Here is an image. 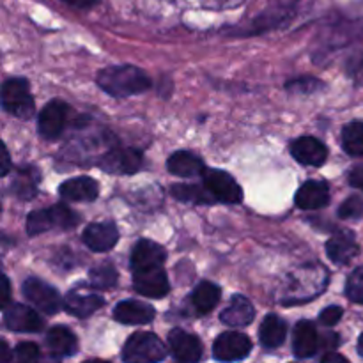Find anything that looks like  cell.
<instances>
[{
    "mask_svg": "<svg viewBox=\"0 0 363 363\" xmlns=\"http://www.w3.org/2000/svg\"><path fill=\"white\" fill-rule=\"evenodd\" d=\"M323 362H325V363H330V362H347V358L340 357V354H335V353H330V354H325V357H323Z\"/></svg>",
    "mask_w": 363,
    "mask_h": 363,
    "instance_id": "f35d334b",
    "label": "cell"
},
{
    "mask_svg": "<svg viewBox=\"0 0 363 363\" xmlns=\"http://www.w3.org/2000/svg\"><path fill=\"white\" fill-rule=\"evenodd\" d=\"M287 335V325L280 315L269 314L262 321L261 330H259V339L261 344L268 350H277L284 344Z\"/></svg>",
    "mask_w": 363,
    "mask_h": 363,
    "instance_id": "d4e9b609",
    "label": "cell"
},
{
    "mask_svg": "<svg viewBox=\"0 0 363 363\" xmlns=\"http://www.w3.org/2000/svg\"><path fill=\"white\" fill-rule=\"evenodd\" d=\"M169 347L177 362L191 363L202 358V342L191 333L181 328H174L169 333Z\"/></svg>",
    "mask_w": 363,
    "mask_h": 363,
    "instance_id": "4fadbf2b",
    "label": "cell"
},
{
    "mask_svg": "<svg viewBox=\"0 0 363 363\" xmlns=\"http://www.w3.org/2000/svg\"><path fill=\"white\" fill-rule=\"evenodd\" d=\"M80 222V216L64 204L50 206L48 209H38L27 216L28 236H38L52 229H71Z\"/></svg>",
    "mask_w": 363,
    "mask_h": 363,
    "instance_id": "7a4b0ae2",
    "label": "cell"
},
{
    "mask_svg": "<svg viewBox=\"0 0 363 363\" xmlns=\"http://www.w3.org/2000/svg\"><path fill=\"white\" fill-rule=\"evenodd\" d=\"M165 357L167 347L155 333L149 332L133 333L123 350V360L130 363H156Z\"/></svg>",
    "mask_w": 363,
    "mask_h": 363,
    "instance_id": "3957f363",
    "label": "cell"
},
{
    "mask_svg": "<svg viewBox=\"0 0 363 363\" xmlns=\"http://www.w3.org/2000/svg\"><path fill=\"white\" fill-rule=\"evenodd\" d=\"M4 325L11 332L35 333L41 332L45 323H43V319L39 318V314L34 308L21 303H13L4 308Z\"/></svg>",
    "mask_w": 363,
    "mask_h": 363,
    "instance_id": "ba28073f",
    "label": "cell"
},
{
    "mask_svg": "<svg viewBox=\"0 0 363 363\" xmlns=\"http://www.w3.org/2000/svg\"><path fill=\"white\" fill-rule=\"evenodd\" d=\"M133 286L137 293L147 298H163L170 291V284L163 266L133 272Z\"/></svg>",
    "mask_w": 363,
    "mask_h": 363,
    "instance_id": "9c48e42d",
    "label": "cell"
},
{
    "mask_svg": "<svg viewBox=\"0 0 363 363\" xmlns=\"http://www.w3.org/2000/svg\"><path fill=\"white\" fill-rule=\"evenodd\" d=\"M293 350L298 358H312L319 350V335L311 321H300L294 328Z\"/></svg>",
    "mask_w": 363,
    "mask_h": 363,
    "instance_id": "44dd1931",
    "label": "cell"
},
{
    "mask_svg": "<svg viewBox=\"0 0 363 363\" xmlns=\"http://www.w3.org/2000/svg\"><path fill=\"white\" fill-rule=\"evenodd\" d=\"M119 241V230L112 222L91 223L84 230V243L92 252H108Z\"/></svg>",
    "mask_w": 363,
    "mask_h": 363,
    "instance_id": "5bb4252c",
    "label": "cell"
},
{
    "mask_svg": "<svg viewBox=\"0 0 363 363\" xmlns=\"http://www.w3.org/2000/svg\"><path fill=\"white\" fill-rule=\"evenodd\" d=\"M346 294L351 301L363 305V266L350 275L346 284Z\"/></svg>",
    "mask_w": 363,
    "mask_h": 363,
    "instance_id": "4dcf8cb0",
    "label": "cell"
},
{
    "mask_svg": "<svg viewBox=\"0 0 363 363\" xmlns=\"http://www.w3.org/2000/svg\"><path fill=\"white\" fill-rule=\"evenodd\" d=\"M170 172L179 177H197L202 176L206 170L204 162L197 155L190 151H177L167 162Z\"/></svg>",
    "mask_w": 363,
    "mask_h": 363,
    "instance_id": "cb8c5ba5",
    "label": "cell"
},
{
    "mask_svg": "<svg viewBox=\"0 0 363 363\" xmlns=\"http://www.w3.org/2000/svg\"><path fill=\"white\" fill-rule=\"evenodd\" d=\"M339 344H340V339H339V335H337V333H326V337L319 339V346H321L323 350L335 351Z\"/></svg>",
    "mask_w": 363,
    "mask_h": 363,
    "instance_id": "e575fe53",
    "label": "cell"
},
{
    "mask_svg": "<svg viewBox=\"0 0 363 363\" xmlns=\"http://www.w3.org/2000/svg\"><path fill=\"white\" fill-rule=\"evenodd\" d=\"M144 156L137 149H112L103 158L99 167L108 174H133L142 169Z\"/></svg>",
    "mask_w": 363,
    "mask_h": 363,
    "instance_id": "8fae6325",
    "label": "cell"
},
{
    "mask_svg": "<svg viewBox=\"0 0 363 363\" xmlns=\"http://www.w3.org/2000/svg\"><path fill=\"white\" fill-rule=\"evenodd\" d=\"M291 155L301 165L321 167L328 158V147L319 138L305 135L291 144Z\"/></svg>",
    "mask_w": 363,
    "mask_h": 363,
    "instance_id": "7c38bea8",
    "label": "cell"
},
{
    "mask_svg": "<svg viewBox=\"0 0 363 363\" xmlns=\"http://www.w3.org/2000/svg\"><path fill=\"white\" fill-rule=\"evenodd\" d=\"M2 106L11 116L28 119L34 113V98L25 78H9L2 85Z\"/></svg>",
    "mask_w": 363,
    "mask_h": 363,
    "instance_id": "277c9868",
    "label": "cell"
},
{
    "mask_svg": "<svg viewBox=\"0 0 363 363\" xmlns=\"http://www.w3.org/2000/svg\"><path fill=\"white\" fill-rule=\"evenodd\" d=\"M215 2H222V4H229L230 0H215ZM234 2H238V0H234Z\"/></svg>",
    "mask_w": 363,
    "mask_h": 363,
    "instance_id": "b9f144b4",
    "label": "cell"
},
{
    "mask_svg": "<svg viewBox=\"0 0 363 363\" xmlns=\"http://www.w3.org/2000/svg\"><path fill=\"white\" fill-rule=\"evenodd\" d=\"M46 347L53 357H71L78 351V340L66 326H53L46 333Z\"/></svg>",
    "mask_w": 363,
    "mask_h": 363,
    "instance_id": "603a6c76",
    "label": "cell"
},
{
    "mask_svg": "<svg viewBox=\"0 0 363 363\" xmlns=\"http://www.w3.org/2000/svg\"><path fill=\"white\" fill-rule=\"evenodd\" d=\"M156 311L147 303L137 300H126L113 308V319L123 325H147L155 319Z\"/></svg>",
    "mask_w": 363,
    "mask_h": 363,
    "instance_id": "d6986e66",
    "label": "cell"
},
{
    "mask_svg": "<svg viewBox=\"0 0 363 363\" xmlns=\"http://www.w3.org/2000/svg\"><path fill=\"white\" fill-rule=\"evenodd\" d=\"M220 298H222V291L213 282H201L191 294V301H194V307L199 314L211 312L218 305Z\"/></svg>",
    "mask_w": 363,
    "mask_h": 363,
    "instance_id": "484cf974",
    "label": "cell"
},
{
    "mask_svg": "<svg viewBox=\"0 0 363 363\" xmlns=\"http://www.w3.org/2000/svg\"><path fill=\"white\" fill-rule=\"evenodd\" d=\"M170 194L177 201L194 202V204H211V202H215L208 188L197 186V184H176V186H172Z\"/></svg>",
    "mask_w": 363,
    "mask_h": 363,
    "instance_id": "f1b7e54d",
    "label": "cell"
},
{
    "mask_svg": "<svg viewBox=\"0 0 363 363\" xmlns=\"http://www.w3.org/2000/svg\"><path fill=\"white\" fill-rule=\"evenodd\" d=\"M98 85L113 98H126L147 91L151 87V80L138 67L123 64V66H108L99 71Z\"/></svg>",
    "mask_w": 363,
    "mask_h": 363,
    "instance_id": "6da1fadb",
    "label": "cell"
},
{
    "mask_svg": "<svg viewBox=\"0 0 363 363\" xmlns=\"http://www.w3.org/2000/svg\"><path fill=\"white\" fill-rule=\"evenodd\" d=\"M62 2L69 4V6L77 7V9H91V7H94L99 0H62Z\"/></svg>",
    "mask_w": 363,
    "mask_h": 363,
    "instance_id": "8d00e7d4",
    "label": "cell"
},
{
    "mask_svg": "<svg viewBox=\"0 0 363 363\" xmlns=\"http://www.w3.org/2000/svg\"><path fill=\"white\" fill-rule=\"evenodd\" d=\"M165 259L167 254L162 245L155 243L151 240H140L133 247V252H131V272L163 266Z\"/></svg>",
    "mask_w": 363,
    "mask_h": 363,
    "instance_id": "9a60e30c",
    "label": "cell"
},
{
    "mask_svg": "<svg viewBox=\"0 0 363 363\" xmlns=\"http://www.w3.org/2000/svg\"><path fill=\"white\" fill-rule=\"evenodd\" d=\"M202 179H204V186L208 188L215 202L240 204L243 201V190L230 174L223 172V170L206 169L202 174Z\"/></svg>",
    "mask_w": 363,
    "mask_h": 363,
    "instance_id": "5b68a950",
    "label": "cell"
},
{
    "mask_svg": "<svg viewBox=\"0 0 363 363\" xmlns=\"http://www.w3.org/2000/svg\"><path fill=\"white\" fill-rule=\"evenodd\" d=\"M21 289H23V296L27 298L28 303L34 305L35 308H39L45 314L53 315L62 308L59 291L50 286V284L43 282V280L30 277V279L25 280Z\"/></svg>",
    "mask_w": 363,
    "mask_h": 363,
    "instance_id": "8992f818",
    "label": "cell"
},
{
    "mask_svg": "<svg viewBox=\"0 0 363 363\" xmlns=\"http://www.w3.org/2000/svg\"><path fill=\"white\" fill-rule=\"evenodd\" d=\"M2 284H4V294H2V308H6L9 305V296H11V287H9V280L7 277H2Z\"/></svg>",
    "mask_w": 363,
    "mask_h": 363,
    "instance_id": "74e56055",
    "label": "cell"
},
{
    "mask_svg": "<svg viewBox=\"0 0 363 363\" xmlns=\"http://www.w3.org/2000/svg\"><path fill=\"white\" fill-rule=\"evenodd\" d=\"M326 254L337 264H347L358 254V243L351 230H339L326 243Z\"/></svg>",
    "mask_w": 363,
    "mask_h": 363,
    "instance_id": "ac0fdd59",
    "label": "cell"
},
{
    "mask_svg": "<svg viewBox=\"0 0 363 363\" xmlns=\"http://www.w3.org/2000/svg\"><path fill=\"white\" fill-rule=\"evenodd\" d=\"M89 280L96 289H110L117 284V269L110 262H103L89 272Z\"/></svg>",
    "mask_w": 363,
    "mask_h": 363,
    "instance_id": "f546056e",
    "label": "cell"
},
{
    "mask_svg": "<svg viewBox=\"0 0 363 363\" xmlns=\"http://www.w3.org/2000/svg\"><path fill=\"white\" fill-rule=\"evenodd\" d=\"M252 340L238 332H225L216 337L213 344V354L220 362H238L250 354Z\"/></svg>",
    "mask_w": 363,
    "mask_h": 363,
    "instance_id": "52a82bcc",
    "label": "cell"
},
{
    "mask_svg": "<svg viewBox=\"0 0 363 363\" xmlns=\"http://www.w3.org/2000/svg\"><path fill=\"white\" fill-rule=\"evenodd\" d=\"M39 170L34 167H23L14 172V179L11 188H13L14 195L20 199H32L38 191L39 184Z\"/></svg>",
    "mask_w": 363,
    "mask_h": 363,
    "instance_id": "4316f807",
    "label": "cell"
},
{
    "mask_svg": "<svg viewBox=\"0 0 363 363\" xmlns=\"http://www.w3.org/2000/svg\"><path fill=\"white\" fill-rule=\"evenodd\" d=\"M14 353H16V358L20 362H34L39 358V350L34 342L18 344L16 350H14Z\"/></svg>",
    "mask_w": 363,
    "mask_h": 363,
    "instance_id": "d6a6232c",
    "label": "cell"
},
{
    "mask_svg": "<svg viewBox=\"0 0 363 363\" xmlns=\"http://www.w3.org/2000/svg\"><path fill=\"white\" fill-rule=\"evenodd\" d=\"M255 318V311L252 307L250 301L245 296H233L229 307L222 312L220 319L222 323H225L227 326H233V328H241V326H248Z\"/></svg>",
    "mask_w": 363,
    "mask_h": 363,
    "instance_id": "7402d4cb",
    "label": "cell"
},
{
    "mask_svg": "<svg viewBox=\"0 0 363 363\" xmlns=\"http://www.w3.org/2000/svg\"><path fill=\"white\" fill-rule=\"evenodd\" d=\"M342 315H344L342 308L337 307V305H332V307L325 308V311L321 312V315H319V321H321L325 326H335L337 323L342 319Z\"/></svg>",
    "mask_w": 363,
    "mask_h": 363,
    "instance_id": "836d02e7",
    "label": "cell"
},
{
    "mask_svg": "<svg viewBox=\"0 0 363 363\" xmlns=\"http://www.w3.org/2000/svg\"><path fill=\"white\" fill-rule=\"evenodd\" d=\"M294 202L298 208L305 209V211L325 208L330 202V186L325 181H307L298 188Z\"/></svg>",
    "mask_w": 363,
    "mask_h": 363,
    "instance_id": "2e32d148",
    "label": "cell"
},
{
    "mask_svg": "<svg viewBox=\"0 0 363 363\" xmlns=\"http://www.w3.org/2000/svg\"><path fill=\"white\" fill-rule=\"evenodd\" d=\"M339 216L344 220H357L363 216V199L350 197L339 209Z\"/></svg>",
    "mask_w": 363,
    "mask_h": 363,
    "instance_id": "1f68e13d",
    "label": "cell"
},
{
    "mask_svg": "<svg viewBox=\"0 0 363 363\" xmlns=\"http://www.w3.org/2000/svg\"><path fill=\"white\" fill-rule=\"evenodd\" d=\"M350 183H351V186L358 188V190L363 191V165H358L357 169L351 170Z\"/></svg>",
    "mask_w": 363,
    "mask_h": 363,
    "instance_id": "d590c367",
    "label": "cell"
},
{
    "mask_svg": "<svg viewBox=\"0 0 363 363\" xmlns=\"http://www.w3.org/2000/svg\"><path fill=\"white\" fill-rule=\"evenodd\" d=\"M103 305H105V300L99 294L91 293L89 289H73L64 298L66 311L77 318H89L96 311H99Z\"/></svg>",
    "mask_w": 363,
    "mask_h": 363,
    "instance_id": "e0dca14e",
    "label": "cell"
},
{
    "mask_svg": "<svg viewBox=\"0 0 363 363\" xmlns=\"http://www.w3.org/2000/svg\"><path fill=\"white\" fill-rule=\"evenodd\" d=\"M67 108H69V106H67L64 101H60V99H53V101H50L48 105L41 110V113H39V121H38V130L43 138H46V140H53V138L60 137L64 126H66Z\"/></svg>",
    "mask_w": 363,
    "mask_h": 363,
    "instance_id": "30bf717a",
    "label": "cell"
},
{
    "mask_svg": "<svg viewBox=\"0 0 363 363\" xmlns=\"http://www.w3.org/2000/svg\"><path fill=\"white\" fill-rule=\"evenodd\" d=\"M342 149L350 156H363V121H351L342 130Z\"/></svg>",
    "mask_w": 363,
    "mask_h": 363,
    "instance_id": "83f0119b",
    "label": "cell"
},
{
    "mask_svg": "<svg viewBox=\"0 0 363 363\" xmlns=\"http://www.w3.org/2000/svg\"><path fill=\"white\" fill-rule=\"evenodd\" d=\"M358 353H360V357H363V333L360 335V339H358Z\"/></svg>",
    "mask_w": 363,
    "mask_h": 363,
    "instance_id": "60d3db41",
    "label": "cell"
},
{
    "mask_svg": "<svg viewBox=\"0 0 363 363\" xmlns=\"http://www.w3.org/2000/svg\"><path fill=\"white\" fill-rule=\"evenodd\" d=\"M4 165H2V176H7L9 174V152L4 147Z\"/></svg>",
    "mask_w": 363,
    "mask_h": 363,
    "instance_id": "ab89813d",
    "label": "cell"
},
{
    "mask_svg": "<svg viewBox=\"0 0 363 363\" xmlns=\"http://www.w3.org/2000/svg\"><path fill=\"white\" fill-rule=\"evenodd\" d=\"M59 194L71 202H91L98 199L99 186L92 177L80 176L64 181L59 188Z\"/></svg>",
    "mask_w": 363,
    "mask_h": 363,
    "instance_id": "ffe728a7",
    "label": "cell"
}]
</instances>
